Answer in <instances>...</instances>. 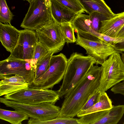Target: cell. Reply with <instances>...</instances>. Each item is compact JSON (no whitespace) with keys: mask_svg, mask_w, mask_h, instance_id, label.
<instances>
[{"mask_svg":"<svg viewBox=\"0 0 124 124\" xmlns=\"http://www.w3.org/2000/svg\"><path fill=\"white\" fill-rule=\"evenodd\" d=\"M101 67L93 66L64 98L59 116L73 118L80 111L90 95L99 87Z\"/></svg>","mask_w":124,"mask_h":124,"instance_id":"1","label":"cell"},{"mask_svg":"<svg viewBox=\"0 0 124 124\" xmlns=\"http://www.w3.org/2000/svg\"><path fill=\"white\" fill-rule=\"evenodd\" d=\"M95 63L90 56L77 52L73 53L67 60L62 84L57 91L60 98L66 97L81 78Z\"/></svg>","mask_w":124,"mask_h":124,"instance_id":"2","label":"cell"},{"mask_svg":"<svg viewBox=\"0 0 124 124\" xmlns=\"http://www.w3.org/2000/svg\"><path fill=\"white\" fill-rule=\"evenodd\" d=\"M21 24L24 29L35 30L55 22L52 16L50 0H31Z\"/></svg>","mask_w":124,"mask_h":124,"instance_id":"3","label":"cell"},{"mask_svg":"<svg viewBox=\"0 0 124 124\" xmlns=\"http://www.w3.org/2000/svg\"><path fill=\"white\" fill-rule=\"evenodd\" d=\"M120 53H115L101 65V75L98 90L105 92L124 80V63Z\"/></svg>","mask_w":124,"mask_h":124,"instance_id":"4","label":"cell"},{"mask_svg":"<svg viewBox=\"0 0 124 124\" xmlns=\"http://www.w3.org/2000/svg\"><path fill=\"white\" fill-rule=\"evenodd\" d=\"M0 102L7 107L21 111L29 117L41 120L52 119L59 116L61 108L52 103L46 102L31 105L22 103L0 97Z\"/></svg>","mask_w":124,"mask_h":124,"instance_id":"5","label":"cell"},{"mask_svg":"<svg viewBox=\"0 0 124 124\" xmlns=\"http://www.w3.org/2000/svg\"><path fill=\"white\" fill-rule=\"evenodd\" d=\"M67 59L62 53L51 57L49 67L41 76L35 79L29 87L49 89L63 79L67 63Z\"/></svg>","mask_w":124,"mask_h":124,"instance_id":"6","label":"cell"},{"mask_svg":"<svg viewBox=\"0 0 124 124\" xmlns=\"http://www.w3.org/2000/svg\"><path fill=\"white\" fill-rule=\"evenodd\" d=\"M3 97L19 103L31 105L46 102L55 104L60 98L57 91L30 87L4 95Z\"/></svg>","mask_w":124,"mask_h":124,"instance_id":"7","label":"cell"},{"mask_svg":"<svg viewBox=\"0 0 124 124\" xmlns=\"http://www.w3.org/2000/svg\"><path fill=\"white\" fill-rule=\"evenodd\" d=\"M36 69V65L32 59L7 58L0 62V76H21L28 82L29 86L35 80Z\"/></svg>","mask_w":124,"mask_h":124,"instance_id":"8","label":"cell"},{"mask_svg":"<svg viewBox=\"0 0 124 124\" xmlns=\"http://www.w3.org/2000/svg\"><path fill=\"white\" fill-rule=\"evenodd\" d=\"M77 34L76 44L85 50L86 54L93 58L96 65H101L108 57L115 53H121L116 50L115 46L103 40H89L80 37L77 33Z\"/></svg>","mask_w":124,"mask_h":124,"instance_id":"9","label":"cell"},{"mask_svg":"<svg viewBox=\"0 0 124 124\" xmlns=\"http://www.w3.org/2000/svg\"><path fill=\"white\" fill-rule=\"evenodd\" d=\"M39 41L50 51L56 53L62 49L66 43L62 34L60 24L55 22L35 31Z\"/></svg>","mask_w":124,"mask_h":124,"instance_id":"10","label":"cell"},{"mask_svg":"<svg viewBox=\"0 0 124 124\" xmlns=\"http://www.w3.org/2000/svg\"><path fill=\"white\" fill-rule=\"evenodd\" d=\"M20 31L17 43L7 59H32L36 45L39 41L36 32L26 29Z\"/></svg>","mask_w":124,"mask_h":124,"instance_id":"11","label":"cell"},{"mask_svg":"<svg viewBox=\"0 0 124 124\" xmlns=\"http://www.w3.org/2000/svg\"><path fill=\"white\" fill-rule=\"evenodd\" d=\"M71 24L80 37L95 41L102 40L100 38V33L93 29L92 21L89 15L80 14L74 19Z\"/></svg>","mask_w":124,"mask_h":124,"instance_id":"12","label":"cell"},{"mask_svg":"<svg viewBox=\"0 0 124 124\" xmlns=\"http://www.w3.org/2000/svg\"><path fill=\"white\" fill-rule=\"evenodd\" d=\"M0 96L6 95L29 87V84L22 76H0Z\"/></svg>","mask_w":124,"mask_h":124,"instance_id":"13","label":"cell"},{"mask_svg":"<svg viewBox=\"0 0 124 124\" xmlns=\"http://www.w3.org/2000/svg\"><path fill=\"white\" fill-rule=\"evenodd\" d=\"M20 33V31L11 24L0 22V41L6 50L10 53L17 43Z\"/></svg>","mask_w":124,"mask_h":124,"instance_id":"14","label":"cell"},{"mask_svg":"<svg viewBox=\"0 0 124 124\" xmlns=\"http://www.w3.org/2000/svg\"><path fill=\"white\" fill-rule=\"evenodd\" d=\"M52 17L56 23L61 24L71 23L79 14L70 10L55 0H50Z\"/></svg>","mask_w":124,"mask_h":124,"instance_id":"15","label":"cell"},{"mask_svg":"<svg viewBox=\"0 0 124 124\" xmlns=\"http://www.w3.org/2000/svg\"><path fill=\"white\" fill-rule=\"evenodd\" d=\"M124 25V11L116 14L113 17L101 21L98 32L109 36L116 38V35Z\"/></svg>","mask_w":124,"mask_h":124,"instance_id":"16","label":"cell"},{"mask_svg":"<svg viewBox=\"0 0 124 124\" xmlns=\"http://www.w3.org/2000/svg\"><path fill=\"white\" fill-rule=\"evenodd\" d=\"M85 12L89 14L95 12L100 13L107 18L114 16L116 14L103 0H78Z\"/></svg>","mask_w":124,"mask_h":124,"instance_id":"17","label":"cell"},{"mask_svg":"<svg viewBox=\"0 0 124 124\" xmlns=\"http://www.w3.org/2000/svg\"><path fill=\"white\" fill-rule=\"evenodd\" d=\"M113 105L111 100L105 92L100 93L98 101L89 108L80 111L77 116L80 117L85 115L100 111L109 110Z\"/></svg>","mask_w":124,"mask_h":124,"instance_id":"18","label":"cell"},{"mask_svg":"<svg viewBox=\"0 0 124 124\" xmlns=\"http://www.w3.org/2000/svg\"><path fill=\"white\" fill-rule=\"evenodd\" d=\"M124 114V105L113 106L108 112L93 124H116Z\"/></svg>","mask_w":124,"mask_h":124,"instance_id":"19","label":"cell"},{"mask_svg":"<svg viewBox=\"0 0 124 124\" xmlns=\"http://www.w3.org/2000/svg\"><path fill=\"white\" fill-rule=\"evenodd\" d=\"M29 117L26 114L20 111L0 109V119L12 124H22L23 121L28 120Z\"/></svg>","mask_w":124,"mask_h":124,"instance_id":"20","label":"cell"},{"mask_svg":"<svg viewBox=\"0 0 124 124\" xmlns=\"http://www.w3.org/2000/svg\"><path fill=\"white\" fill-rule=\"evenodd\" d=\"M77 119L69 117L58 116L47 120H41L30 117L28 124H78Z\"/></svg>","mask_w":124,"mask_h":124,"instance_id":"21","label":"cell"},{"mask_svg":"<svg viewBox=\"0 0 124 124\" xmlns=\"http://www.w3.org/2000/svg\"><path fill=\"white\" fill-rule=\"evenodd\" d=\"M55 53L54 51H50L36 64L35 80L42 75L48 69L51 57Z\"/></svg>","mask_w":124,"mask_h":124,"instance_id":"22","label":"cell"},{"mask_svg":"<svg viewBox=\"0 0 124 124\" xmlns=\"http://www.w3.org/2000/svg\"><path fill=\"white\" fill-rule=\"evenodd\" d=\"M109 110L100 111L85 115L77 119V122L78 124H93L105 115Z\"/></svg>","mask_w":124,"mask_h":124,"instance_id":"23","label":"cell"},{"mask_svg":"<svg viewBox=\"0 0 124 124\" xmlns=\"http://www.w3.org/2000/svg\"><path fill=\"white\" fill-rule=\"evenodd\" d=\"M61 32L66 43H74L76 41L74 33L75 30L71 23H67L60 24Z\"/></svg>","mask_w":124,"mask_h":124,"instance_id":"24","label":"cell"},{"mask_svg":"<svg viewBox=\"0 0 124 124\" xmlns=\"http://www.w3.org/2000/svg\"><path fill=\"white\" fill-rule=\"evenodd\" d=\"M0 22L11 24L14 15L10 10L6 0H0Z\"/></svg>","mask_w":124,"mask_h":124,"instance_id":"25","label":"cell"},{"mask_svg":"<svg viewBox=\"0 0 124 124\" xmlns=\"http://www.w3.org/2000/svg\"><path fill=\"white\" fill-rule=\"evenodd\" d=\"M70 10L78 14L85 11L78 0H55Z\"/></svg>","mask_w":124,"mask_h":124,"instance_id":"26","label":"cell"},{"mask_svg":"<svg viewBox=\"0 0 124 124\" xmlns=\"http://www.w3.org/2000/svg\"><path fill=\"white\" fill-rule=\"evenodd\" d=\"M50 51L46 47L38 41L34 50L32 61L36 65L37 62L45 56Z\"/></svg>","mask_w":124,"mask_h":124,"instance_id":"27","label":"cell"},{"mask_svg":"<svg viewBox=\"0 0 124 124\" xmlns=\"http://www.w3.org/2000/svg\"><path fill=\"white\" fill-rule=\"evenodd\" d=\"M100 93L98 88L96 89L89 96L82 107L80 111L85 110L97 103L99 101Z\"/></svg>","mask_w":124,"mask_h":124,"instance_id":"28","label":"cell"},{"mask_svg":"<svg viewBox=\"0 0 124 124\" xmlns=\"http://www.w3.org/2000/svg\"><path fill=\"white\" fill-rule=\"evenodd\" d=\"M111 91L115 94H120L124 96V80L112 87Z\"/></svg>","mask_w":124,"mask_h":124,"instance_id":"29","label":"cell"},{"mask_svg":"<svg viewBox=\"0 0 124 124\" xmlns=\"http://www.w3.org/2000/svg\"><path fill=\"white\" fill-rule=\"evenodd\" d=\"M115 46L116 50L121 52H124V41L117 43Z\"/></svg>","mask_w":124,"mask_h":124,"instance_id":"30","label":"cell"},{"mask_svg":"<svg viewBox=\"0 0 124 124\" xmlns=\"http://www.w3.org/2000/svg\"><path fill=\"white\" fill-rule=\"evenodd\" d=\"M116 37L124 38V25L118 32Z\"/></svg>","mask_w":124,"mask_h":124,"instance_id":"31","label":"cell"},{"mask_svg":"<svg viewBox=\"0 0 124 124\" xmlns=\"http://www.w3.org/2000/svg\"><path fill=\"white\" fill-rule=\"evenodd\" d=\"M121 57L122 60L124 63V53H122Z\"/></svg>","mask_w":124,"mask_h":124,"instance_id":"32","label":"cell"},{"mask_svg":"<svg viewBox=\"0 0 124 124\" xmlns=\"http://www.w3.org/2000/svg\"><path fill=\"white\" fill-rule=\"evenodd\" d=\"M23 0L27 1L29 2L31 0Z\"/></svg>","mask_w":124,"mask_h":124,"instance_id":"33","label":"cell"},{"mask_svg":"<svg viewBox=\"0 0 124 124\" xmlns=\"http://www.w3.org/2000/svg\"><path fill=\"white\" fill-rule=\"evenodd\" d=\"M123 124H124V123H123Z\"/></svg>","mask_w":124,"mask_h":124,"instance_id":"34","label":"cell"}]
</instances>
